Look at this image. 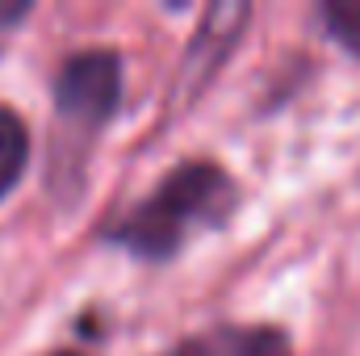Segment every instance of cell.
Here are the masks:
<instances>
[{"label":"cell","mask_w":360,"mask_h":356,"mask_svg":"<svg viewBox=\"0 0 360 356\" xmlns=\"http://www.w3.org/2000/svg\"><path fill=\"white\" fill-rule=\"evenodd\" d=\"M172 356H293V348L276 327H218L184 340Z\"/></svg>","instance_id":"3"},{"label":"cell","mask_w":360,"mask_h":356,"mask_svg":"<svg viewBox=\"0 0 360 356\" xmlns=\"http://www.w3.org/2000/svg\"><path fill=\"white\" fill-rule=\"evenodd\" d=\"M323 17H327L331 38H335L340 46H348L360 59V4H327Z\"/></svg>","instance_id":"5"},{"label":"cell","mask_w":360,"mask_h":356,"mask_svg":"<svg viewBox=\"0 0 360 356\" xmlns=\"http://www.w3.org/2000/svg\"><path fill=\"white\" fill-rule=\"evenodd\" d=\"M68 356H76V352H68Z\"/></svg>","instance_id":"7"},{"label":"cell","mask_w":360,"mask_h":356,"mask_svg":"<svg viewBox=\"0 0 360 356\" xmlns=\"http://www.w3.org/2000/svg\"><path fill=\"white\" fill-rule=\"evenodd\" d=\"M25 155H30L25 122H21L13 109H0V197L21 180V172H25Z\"/></svg>","instance_id":"4"},{"label":"cell","mask_w":360,"mask_h":356,"mask_svg":"<svg viewBox=\"0 0 360 356\" xmlns=\"http://www.w3.org/2000/svg\"><path fill=\"white\" fill-rule=\"evenodd\" d=\"M117 92H122L117 55H113V51H80V55H72V59L59 68L55 105H59V113H63L72 126L96 130V126L113 113Z\"/></svg>","instance_id":"2"},{"label":"cell","mask_w":360,"mask_h":356,"mask_svg":"<svg viewBox=\"0 0 360 356\" xmlns=\"http://www.w3.org/2000/svg\"><path fill=\"white\" fill-rule=\"evenodd\" d=\"M235 205V184L214 164H184L126 227L113 235L130 252L160 260L172 256L188 227H218Z\"/></svg>","instance_id":"1"},{"label":"cell","mask_w":360,"mask_h":356,"mask_svg":"<svg viewBox=\"0 0 360 356\" xmlns=\"http://www.w3.org/2000/svg\"><path fill=\"white\" fill-rule=\"evenodd\" d=\"M25 17V4H0V21H17Z\"/></svg>","instance_id":"6"}]
</instances>
